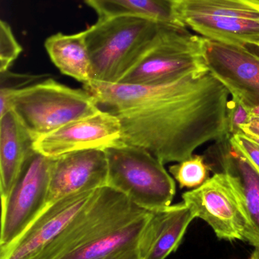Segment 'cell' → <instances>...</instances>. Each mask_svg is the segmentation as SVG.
I'll use <instances>...</instances> for the list:
<instances>
[{
	"label": "cell",
	"instance_id": "1",
	"mask_svg": "<svg viewBox=\"0 0 259 259\" xmlns=\"http://www.w3.org/2000/svg\"><path fill=\"white\" fill-rule=\"evenodd\" d=\"M100 109L120 120L122 143L143 148L164 164L191 158L227 136L230 93L209 71L167 83L83 85Z\"/></svg>",
	"mask_w": 259,
	"mask_h": 259
},
{
	"label": "cell",
	"instance_id": "2",
	"mask_svg": "<svg viewBox=\"0 0 259 259\" xmlns=\"http://www.w3.org/2000/svg\"><path fill=\"white\" fill-rule=\"evenodd\" d=\"M11 110L35 141L101 109L95 97L84 88L74 89L47 79L20 89L1 88L0 117Z\"/></svg>",
	"mask_w": 259,
	"mask_h": 259
},
{
	"label": "cell",
	"instance_id": "3",
	"mask_svg": "<svg viewBox=\"0 0 259 259\" xmlns=\"http://www.w3.org/2000/svg\"><path fill=\"white\" fill-rule=\"evenodd\" d=\"M167 24L137 17L98 18L84 30L94 81L117 83L141 59Z\"/></svg>",
	"mask_w": 259,
	"mask_h": 259
},
{
	"label": "cell",
	"instance_id": "4",
	"mask_svg": "<svg viewBox=\"0 0 259 259\" xmlns=\"http://www.w3.org/2000/svg\"><path fill=\"white\" fill-rule=\"evenodd\" d=\"M104 151L107 187L147 211H158L171 205L176 184L162 161L143 148L123 143Z\"/></svg>",
	"mask_w": 259,
	"mask_h": 259
},
{
	"label": "cell",
	"instance_id": "5",
	"mask_svg": "<svg viewBox=\"0 0 259 259\" xmlns=\"http://www.w3.org/2000/svg\"><path fill=\"white\" fill-rule=\"evenodd\" d=\"M176 18L202 37L259 48V0H173Z\"/></svg>",
	"mask_w": 259,
	"mask_h": 259
},
{
	"label": "cell",
	"instance_id": "6",
	"mask_svg": "<svg viewBox=\"0 0 259 259\" xmlns=\"http://www.w3.org/2000/svg\"><path fill=\"white\" fill-rule=\"evenodd\" d=\"M208 70L204 57V37L186 27L166 25L158 39L120 83L155 85Z\"/></svg>",
	"mask_w": 259,
	"mask_h": 259
},
{
	"label": "cell",
	"instance_id": "7",
	"mask_svg": "<svg viewBox=\"0 0 259 259\" xmlns=\"http://www.w3.org/2000/svg\"><path fill=\"white\" fill-rule=\"evenodd\" d=\"M183 202L196 218L202 219L221 240H239L259 247L237 192L223 172L214 173L203 184L182 194Z\"/></svg>",
	"mask_w": 259,
	"mask_h": 259
},
{
	"label": "cell",
	"instance_id": "8",
	"mask_svg": "<svg viewBox=\"0 0 259 259\" xmlns=\"http://www.w3.org/2000/svg\"><path fill=\"white\" fill-rule=\"evenodd\" d=\"M53 161L33 151L9 196L2 199L0 250L10 246L47 206Z\"/></svg>",
	"mask_w": 259,
	"mask_h": 259
},
{
	"label": "cell",
	"instance_id": "9",
	"mask_svg": "<svg viewBox=\"0 0 259 259\" xmlns=\"http://www.w3.org/2000/svg\"><path fill=\"white\" fill-rule=\"evenodd\" d=\"M139 208L123 193L110 187L98 189L38 259H57L88 244Z\"/></svg>",
	"mask_w": 259,
	"mask_h": 259
},
{
	"label": "cell",
	"instance_id": "10",
	"mask_svg": "<svg viewBox=\"0 0 259 259\" xmlns=\"http://www.w3.org/2000/svg\"><path fill=\"white\" fill-rule=\"evenodd\" d=\"M208 71L248 109L259 106V53L251 47L204 38Z\"/></svg>",
	"mask_w": 259,
	"mask_h": 259
},
{
	"label": "cell",
	"instance_id": "11",
	"mask_svg": "<svg viewBox=\"0 0 259 259\" xmlns=\"http://www.w3.org/2000/svg\"><path fill=\"white\" fill-rule=\"evenodd\" d=\"M120 120L110 112L71 121L35 140L33 149L50 158L80 151L105 150L122 143Z\"/></svg>",
	"mask_w": 259,
	"mask_h": 259
},
{
	"label": "cell",
	"instance_id": "12",
	"mask_svg": "<svg viewBox=\"0 0 259 259\" xmlns=\"http://www.w3.org/2000/svg\"><path fill=\"white\" fill-rule=\"evenodd\" d=\"M97 190L73 193L49 204L10 246L0 250V259H38Z\"/></svg>",
	"mask_w": 259,
	"mask_h": 259
},
{
	"label": "cell",
	"instance_id": "13",
	"mask_svg": "<svg viewBox=\"0 0 259 259\" xmlns=\"http://www.w3.org/2000/svg\"><path fill=\"white\" fill-rule=\"evenodd\" d=\"M107 179L104 150L80 151L53 158L47 205L73 193L107 187Z\"/></svg>",
	"mask_w": 259,
	"mask_h": 259
},
{
	"label": "cell",
	"instance_id": "14",
	"mask_svg": "<svg viewBox=\"0 0 259 259\" xmlns=\"http://www.w3.org/2000/svg\"><path fill=\"white\" fill-rule=\"evenodd\" d=\"M195 219L196 216L183 202L152 211L138 243L140 258H167L179 247Z\"/></svg>",
	"mask_w": 259,
	"mask_h": 259
},
{
	"label": "cell",
	"instance_id": "15",
	"mask_svg": "<svg viewBox=\"0 0 259 259\" xmlns=\"http://www.w3.org/2000/svg\"><path fill=\"white\" fill-rule=\"evenodd\" d=\"M216 159L237 192L252 229L259 237V171L231 144L228 137L216 142Z\"/></svg>",
	"mask_w": 259,
	"mask_h": 259
},
{
	"label": "cell",
	"instance_id": "16",
	"mask_svg": "<svg viewBox=\"0 0 259 259\" xmlns=\"http://www.w3.org/2000/svg\"><path fill=\"white\" fill-rule=\"evenodd\" d=\"M152 211L139 208L88 244L57 259H105L138 249Z\"/></svg>",
	"mask_w": 259,
	"mask_h": 259
},
{
	"label": "cell",
	"instance_id": "17",
	"mask_svg": "<svg viewBox=\"0 0 259 259\" xmlns=\"http://www.w3.org/2000/svg\"><path fill=\"white\" fill-rule=\"evenodd\" d=\"M34 140L13 111L0 117V190L9 196L33 149Z\"/></svg>",
	"mask_w": 259,
	"mask_h": 259
},
{
	"label": "cell",
	"instance_id": "18",
	"mask_svg": "<svg viewBox=\"0 0 259 259\" xmlns=\"http://www.w3.org/2000/svg\"><path fill=\"white\" fill-rule=\"evenodd\" d=\"M44 47L50 60L62 74L83 85L92 81V65L83 31L52 35L46 39Z\"/></svg>",
	"mask_w": 259,
	"mask_h": 259
},
{
	"label": "cell",
	"instance_id": "19",
	"mask_svg": "<svg viewBox=\"0 0 259 259\" xmlns=\"http://www.w3.org/2000/svg\"><path fill=\"white\" fill-rule=\"evenodd\" d=\"M85 3L97 13L98 18L137 17L185 27L176 18L173 0H85Z\"/></svg>",
	"mask_w": 259,
	"mask_h": 259
},
{
	"label": "cell",
	"instance_id": "20",
	"mask_svg": "<svg viewBox=\"0 0 259 259\" xmlns=\"http://www.w3.org/2000/svg\"><path fill=\"white\" fill-rule=\"evenodd\" d=\"M179 183L181 189L194 188L203 184L209 178L211 166L205 161L204 155H195L169 168Z\"/></svg>",
	"mask_w": 259,
	"mask_h": 259
},
{
	"label": "cell",
	"instance_id": "21",
	"mask_svg": "<svg viewBox=\"0 0 259 259\" xmlns=\"http://www.w3.org/2000/svg\"><path fill=\"white\" fill-rule=\"evenodd\" d=\"M22 52V47L14 36L10 25L0 21V72L9 71L14 62Z\"/></svg>",
	"mask_w": 259,
	"mask_h": 259
},
{
	"label": "cell",
	"instance_id": "22",
	"mask_svg": "<svg viewBox=\"0 0 259 259\" xmlns=\"http://www.w3.org/2000/svg\"><path fill=\"white\" fill-rule=\"evenodd\" d=\"M252 115L250 109L244 106L237 97L228 101L227 108V136L228 138L242 134L241 127L250 121Z\"/></svg>",
	"mask_w": 259,
	"mask_h": 259
},
{
	"label": "cell",
	"instance_id": "23",
	"mask_svg": "<svg viewBox=\"0 0 259 259\" xmlns=\"http://www.w3.org/2000/svg\"><path fill=\"white\" fill-rule=\"evenodd\" d=\"M229 140L259 171V143L244 134H236Z\"/></svg>",
	"mask_w": 259,
	"mask_h": 259
},
{
	"label": "cell",
	"instance_id": "24",
	"mask_svg": "<svg viewBox=\"0 0 259 259\" xmlns=\"http://www.w3.org/2000/svg\"><path fill=\"white\" fill-rule=\"evenodd\" d=\"M242 134L247 137L259 140V118L252 115L250 121L246 125L241 127Z\"/></svg>",
	"mask_w": 259,
	"mask_h": 259
},
{
	"label": "cell",
	"instance_id": "25",
	"mask_svg": "<svg viewBox=\"0 0 259 259\" xmlns=\"http://www.w3.org/2000/svg\"><path fill=\"white\" fill-rule=\"evenodd\" d=\"M105 259H141L139 256L138 249H132V250L127 251V252H122L118 255H114L113 257Z\"/></svg>",
	"mask_w": 259,
	"mask_h": 259
},
{
	"label": "cell",
	"instance_id": "26",
	"mask_svg": "<svg viewBox=\"0 0 259 259\" xmlns=\"http://www.w3.org/2000/svg\"><path fill=\"white\" fill-rule=\"evenodd\" d=\"M250 259H259V247L255 248V250L251 255Z\"/></svg>",
	"mask_w": 259,
	"mask_h": 259
},
{
	"label": "cell",
	"instance_id": "27",
	"mask_svg": "<svg viewBox=\"0 0 259 259\" xmlns=\"http://www.w3.org/2000/svg\"><path fill=\"white\" fill-rule=\"evenodd\" d=\"M252 115L254 116L258 117L259 118V106L254 108V109H250Z\"/></svg>",
	"mask_w": 259,
	"mask_h": 259
},
{
	"label": "cell",
	"instance_id": "28",
	"mask_svg": "<svg viewBox=\"0 0 259 259\" xmlns=\"http://www.w3.org/2000/svg\"><path fill=\"white\" fill-rule=\"evenodd\" d=\"M252 140H253V139H252ZM255 140V141H256L257 143H259V140Z\"/></svg>",
	"mask_w": 259,
	"mask_h": 259
},
{
	"label": "cell",
	"instance_id": "29",
	"mask_svg": "<svg viewBox=\"0 0 259 259\" xmlns=\"http://www.w3.org/2000/svg\"><path fill=\"white\" fill-rule=\"evenodd\" d=\"M255 48H256V47H255ZM257 49H258V50H259V48H257Z\"/></svg>",
	"mask_w": 259,
	"mask_h": 259
}]
</instances>
